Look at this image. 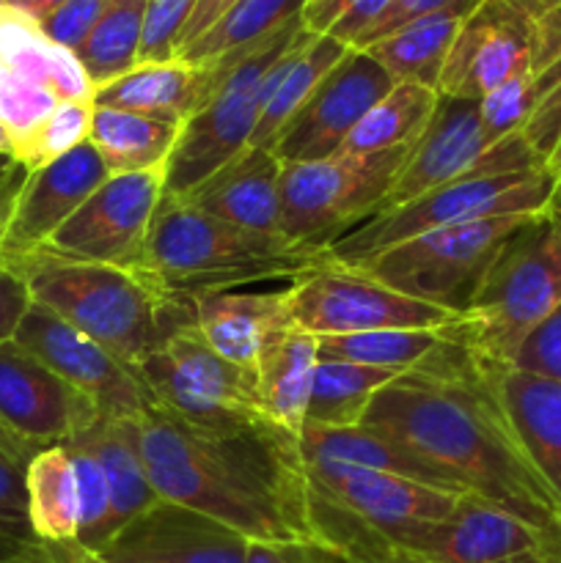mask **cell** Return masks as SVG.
<instances>
[{"label": "cell", "instance_id": "27", "mask_svg": "<svg viewBox=\"0 0 561 563\" xmlns=\"http://www.w3.org/2000/svg\"><path fill=\"white\" fill-rule=\"evenodd\" d=\"M302 462H339V465L369 467V471L396 473L413 482L432 484V487L451 489V493H468L451 473L432 465L429 460L418 456L399 440L388 438L385 432L372 427L350 429H322L306 427L300 434Z\"/></svg>", "mask_w": 561, "mask_h": 563}, {"label": "cell", "instance_id": "38", "mask_svg": "<svg viewBox=\"0 0 561 563\" xmlns=\"http://www.w3.org/2000/svg\"><path fill=\"white\" fill-rule=\"evenodd\" d=\"M91 115L94 102H58L47 119L38 121L22 141L14 143V157L28 170L64 157L66 152L88 141Z\"/></svg>", "mask_w": 561, "mask_h": 563}, {"label": "cell", "instance_id": "16", "mask_svg": "<svg viewBox=\"0 0 561 563\" xmlns=\"http://www.w3.org/2000/svg\"><path fill=\"white\" fill-rule=\"evenodd\" d=\"M102 418L97 401L22 350L0 344V423L38 454L69 445Z\"/></svg>", "mask_w": 561, "mask_h": 563}, {"label": "cell", "instance_id": "43", "mask_svg": "<svg viewBox=\"0 0 561 563\" xmlns=\"http://www.w3.org/2000/svg\"><path fill=\"white\" fill-rule=\"evenodd\" d=\"M105 3L108 0H66L47 20L38 22V31L58 47L77 53L88 38V33L94 31V25H97Z\"/></svg>", "mask_w": 561, "mask_h": 563}, {"label": "cell", "instance_id": "30", "mask_svg": "<svg viewBox=\"0 0 561 563\" xmlns=\"http://www.w3.org/2000/svg\"><path fill=\"white\" fill-rule=\"evenodd\" d=\"M473 5H476V0L435 11V14L421 16L410 25H402L399 31L388 33V36L363 49L385 71H391L396 82H418V86L438 91L440 71H443L446 55H449L451 42H454L457 27H460V22L465 20Z\"/></svg>", "mask_w": 561, "mask_h": 563}, {"label": "cell", "instance_id": "28", "mask_svg": "<svg viewBox=\"0 0 561 563\" xmlns=\"http://www.w3.org/2000/svg\"><path fill=\"white\" fill-rule=\"evenodd\" d=\"M350 47L330 36H314L302 33L284 58L275 64L267 77V91H264L262 113H258L256 130H253L251 146L270 148L275 137L280 135L292 115L306 104V99L317 91L330 69L339 64Z\"/></svg>", "mask_w": 561, "mask_h": 563}, {"label": "cell", "instance_id": "22", "mask_svg": "<svg viewBox=\"0 0 561 563\" xmlns=\"http://www.w3.org/2000/svg\"><path fill=\"white\" fill-rule=\"evenodd\" d=\"M289 286L209 291L193 300V322L223 361L253 374L264 350L295 324L286 308Z\"/></svg>", "mask_w": 561, "mask_h": 563}, {"label": "cell", "instance_id": "19", "mask_svg": "<svg viewBox=\"0 0 561 563\" xmlns=\"http://www.w3.org/2000/svg\"><path fill=\"white\" fill-rule=\"evenodd\" d=\"M396 550L435 563H517L522 559L561 563V548L542 531L473 493L462 495L443 522L402 537Z\"/></svg>", "mask_w": 561, "mask_h": 563}, {"label": "cell", "instance_id": "9", "mask_svg": "<svg viewBox=\"0 0 561 563\" xmlns=\"http://www.w3.org/2000/svg\"><path fill=\"white\" fill-rule=\"evenodd\" d=\"M413 146L377 154L339 152L280 168V234L328 247L383 203Z\"/></svg>", "mask_w": 561, "mask_h": 563}, {"label": "cell", "instance_id": "35", "mask_svg": "<svg viewBox=\"0 0 561 563\" xmlns=\"http://www.w3.org/2000/svg\"><path fill=\"white\" fill-rule=\"evenodd\" d=\"M440 93L418 82H396L352 130L341 152L377 154L405 148L418 141L438 108Z\"/></svg>", "mask_w": 561, "mask_h": 563}, {"label": "cell", "instance_id": "55", "mask_svg": "<svg viewBox=\"0 0 561 563\" xmlns=\"http://www.w3.org/2000/svg\"><path fill=\"white\" fill-rule=\"evenodd\" d=\"M544 170H548V174H553V176L561 174V137L556 141L553 152L548 154V159H544Z\"/></svg>", "mask_w": 561, "mask_h": 563}, {"label": "cell", "instance_id": "44", "mask_svg": "<svg viewBox=\"0 0 561 563\" xmlns=\"http://www.w3.org/2000/svg\"><path fill=\"white\" fill-rule=\"evenodd\" d=\"M520 135L526 137V143L531 146V152L537 154L539 163L544 168V159L553 152L556 141L561 137V80L534 104L531 115L522 124Z\"/></svg>", "mask_w": 561, "mask_h": 563}, {"label": "cell", "instance_id": "20", "mask_svg": "<svg viewBox=\"0 0 561 563\" xmlns=\"http://www.w3.org/2000/svg\"><path fill=\"white\" fill-rule=\"evenodd\" d=\"M108 176L102 157L88 141L31 170L0 236V258L20 262L42 251Z\"/></svg>", "mask_w": 561, "mask_h": 563}, {"label": "cell", "instance_id": "10", "mask_svg": "<svg viewBox=\"0 0 561 563\" xmlns=\"http://www.w3.org/2000/svg\"><path fill=\"white\" fill-rule=\"evenodd\" d=\"M531 214H501L476 223L446 225L399 242L352 269L432 306L462 313L501 242Z\"/></svg>", "mask_w": 561, "mask_h": 563}, {"label": "cell", "instance_id": "45", "mask_svg": "<svg viewBox=\"0 0 561 563\" xmlns=\"http://www.w3.org/2000/svg\"><path fill=\"white\" fill-rule=\"evenodd\" d=\"M31 306L33 297L31 289H28V280L22 278L14 264L0 258V344L14 341L16 330H20Z\"/></svg>", "mask_w": 561, "mask_h": 563}, {"label": "cell", "instance_id": "18", "mask_svg": "<svg viewBox=\"0 0 561 563\" xmlns=\"http://www.w3.org/2000/svg\"><path fill=\"white\" fill-rule=\"evenodd\" d=\"M306 473L311 489L383 533L394 548L407 533L443 522L468 495L339 462H306Z\"/></svg>", "mask_w": 561, "mask_h": 563}, {"label": "cell", "instance_id": "2", "mask_svg": "<svg viewBox=\"0 0 561 563\" xmlns=\"http://www.w3.org/2000/svg\"><path fill=\"white\" fill-rule=\"evenodd\" d=\"M160 500L207 515L248 542H314L300 440L275 423L207 432L148 407L135 418Z\"/></svg>", "mask_w": 561, "mask_h": 563}, {"label": "cell", "instance_id": "5", "mask_svg": "<svg viewBox=\"0 0 561 563\" xmlns=\"http://www.w3.org/2000/svg\"><path fill=\"white\" fill-rule=\"evenodd\" d=\"M561 306V231L542 214L517 225L479 278L451 335L479 361L512 363L522 341Z\"/></svg>", "mask_w": 561, "mask_h": 563}, {"label": "cell", "instance_id": "57", "mask_svg": "<svg viewBox=\"0 0 561 563\" xmlns=\"http://www.w3.org/2000/svg\"><path fill=\"white\" fill-rule=\"evenodd\" d=\"M517 563H550V561H542V559H522V561H517Z\"/></svg>", "mask_w": 561, "mask_h": 563}, {"label": "cell", "instance_id": "40", "mask_svg": "<svg viewBox=\"0 0 561 563\" xmlns=\"http://www.w3.org/2000/svg\"><path fill=\"white\" fill-rule=\"evenodd\" d=\"M66 449H69L72 462H75L77 487H80V533H77V544L99 553L113 537V531H110L113 500H110L108 478H105V471L86 445L69 443Z\"/></svg>", "mask_w": 561, "mask_h": 563}, {"label": "cell", "instance_id": "41", "mask_svg": "<svg viewBox=\"0 0 561 563\" xmlns=\"http://www.w3.org/2000/svg\"><path fill=\"white\" fill-rule=\"evenodd\" d=\"M198 0H148L143 14V36L138 64H160L176 55L182 27Z\"/></svg>", "mask_w": 561, "mask_h": 563}, {"label": "cell", "instance_id": "32", "mask_svg": "<svg viewBox=\"0 0 561 563\" xmlns=\"http://www.w3.org/2000/svg\"><path fill=\"white\" fill-rule=\"evenodd\" d=\"M182 124L130 110L94 108L88 143L97 148L108 174H138L168 165Z\"/></svg>", "mask_w": 561, "mask_h": 563}, {"label": "cell", "instance_id": "24", "mask_svg": "<svg viewBox=\"0 0 561 563\" xmlns=\"http://www.w3.org/2000/svg\"><path fill=\"white\" fill-rule=\"evenodd\" d=\"M280 168L270 148L248 146L182 198L245 231L280 234Z\"/></svg>", "mask_w": 561, "mask_h": 563}, {"label": "cell", "instance_id": "46", "mask_svg": "<svg viewBox=\"0 0 561 563\" xmlns=\"http://www.w3.org/2000/svg\"><path fill=\"white\" fill-rule=\"evenodd\" d=\"M457 3H471V0H391L388 9L383 11V16L369 27L366 36H363L352 49L369 47V44L380 42V38L388 36V33L399 31L402 25H410V22L421 20V16L435 14V11L449 9V5Z\"/></svg>", "mask_w": 561, "mask_h": 563}, {"label": "cell", "instance_id": "47", "mask_svg": "<svg viewBox=\"0 0 561 563\" xmlns=\"http://www.w3.org/2000/svg\"><path fill=\"white\" fill-rule=\"evenodd\" d=\"M317 542H248L245 563H339Z\"/></svg>", "mask_w": 561, "mask_h": 563}, {"label": "cell", "instance_id": "1", "mask_svg": "<svg viewBox=\"0 0 561 563\" xmlns=\"http://www.w3.org/2000/svg\"><path fill=\"white\" fill-rule=\"evenodd\" d=\"M363 427L399 440L561 548V500L522 454L476 357L454 335L429 366L385 385Z\"/></svg>", "mask_w": 561, "mask_h": 563}, {"label": "cell", "instance_id": "52", "mask_svg": "<svg viewBox=\"0 0 561 563\" xmlns=\"http://www.w3.org/2000/svg\"><path fill=\"white\" fill-rule=\"evenodd\" d=\"M44 548H47V553H50V559H53V563H110V561H105L99 553H94V550L80 548L77 542L44 544Z\"/></svg>", "mask_w": 561, "mask_h": 563}, {"label": "cell", "instance_id": "33", "mask_svg": "<svg viewBox=\"0 0 561 563\" xmlns=\"http://www.w3.org/2000/svg\"><path fill=\"white\" fill-rule=\"evenodd\" d=\"M451 330H374L352 335H317L319 361H344L396 374L421 372L449 346Z\"/></svg>", "mask_w": 561, "mask_h": 563}, {"label": "cell", "instance_id": "4", "mask_svg": "<svg viewBox=\"0 0 561 563\" xmlns=\"http://www.w3.org/2000/svg\"><path fill=\"white\" fill-rule=\"evenodd\" d=\"M14 264L33 302L44 306L135 368L174 330L193 324V302L176 300L146 275L108 264L33 256Z\"/></svg>", "mask_w": 561, "mask_h": 563}, {"label": "cell", "instance_id": "53", "mask_svg": "<svg viewBox=\"0 0 561 563\" xmlns=\"http://www.w3.org/2000/svg\"><path fill=\"white\" fill-rule=\"evenodd\" d=\"M544 218H548L550 223L561 231V174L556 176L553 192H550V201H548V207H544Z\"/></svg>", "mask_w": 561, "mask_h": 563}, {"label": "cell", "instance_id": "8", "mask_svg": "<svg viewBox=\"0 0 561 563\" xmlns=\"http://www.w3.org/2000/svg\"><path fill=\"white\" fill-rule=\"evenodd\" d=\"M132 372L157 410L196 429L237 432L270 421L258 405L253 374L223 361L196 322L174 330Z\"/></svg>", "mask_w": 561, "mask_h": 563}, {"label": "cell", "instance_id": "34", "mask_svg": "<svg viewBox=\"0 0 561 563\" xmlns=\"http://www.w3.org/2000/svg\"><path fill=\"white\" fill-rule=\"evenodd\" d=\"M399 377L402 374L385 372V368L358 366V363L344 361H319L306 427H361L374 396Z\"/></svg>", "mask_w": 561, "mask_h": 563}, {"label": "cell", "instance_id": "25", "mask_svg": "<svg viewBox=\"0 0 561 563\" xmlns=\"http://www.w3.org/2000/svg\"><path fill=\"white\" fill-rule=\"evenodd\" d=\"M209 66L170 58L160 64H138L127 75L94 91V108L130 110L152 119L185 124L212 91Z\"/></svg>", "mask_w": 561, "mask_h": 563}, {"label": "cell", "instance_id": "3", "mask_svg": "<svg viewBox=\"0 0 561 563\" xmlns=\"http://www.w3.org/2000/svg\"><path fill=\"white\" fill-rule=\"evenodd\" d=\"M333 264L328 247L258 234L212 218L187 198L163 196L138 273L176 300L209 291L295 284Z\"/></svg>", "mask_w": 561, "mask_h": 563}, {"label": "cell", "instance_id": "58", "mask_svg": "<svg viewBox=\"0 0 561 563\" xmlns=\"http://www.w3.org/2000/svg\"><path fill=\"white\" fill-rule=\"evenodd\" d=\"M539 3H544V5H553V3H561V0H539Z\"/></svg>", "mask_w": 561, "mask_h": 563}, {"label": "cell", "instance_id": "7", "mask_svg": "<svg viewBox=\"0 0 561 563\" xmlns=\"http://www.w3.org/2000/svg\"><path fill=\"white\" fill-rule=\"evenodd\" d=\"M553 185L556 176L544 168L462 176L413 198L405 207L372 214L363 223L352 225L330 242L328 253L336 264L352 267L399 242L446 225L476 223L501 214H542Z\"/></svg>", "mask_w": 561, "mask_h": 563}, {"label": "cell", "instance_id": "12", "mask_svg": "<svg viewBox=\"0 0 561 563\" xmlns=\"http://www.w3.org/2000/svg\"><path fill=\"white\" fill-rule=\"evenodd\" d=\"M286 308L292 322L314 335L446 330L462 319L451 308L402 295L372 275L336 262L295 280L286 289Z\"/></svg>", "mask_w": 561, "mask_h": 563}, {"label": "cell", "instance_id": "54", "mask_svg": "<svg viewBox=\"0 0 561 563\" xmlns=\"http://www.w3.org/2000/svg\"><path fill=\"white\" fill-rule=\"evenodd\" d=\"M339 563H346V561H339ZM363 563H435V561H427L421 559V555H410V553H391L385 555V559H377V561H363Z\"/></svg>", "mask_w": 561, "mask_h": 563}, {"label": "cell", "instance_id": "26", "mask_svg": "<svg viewBox=\"0 0 561 563\" xmlns=\"http://www.w3.org/2000/svg\"><path fill=\"white\" fill-rule=\"evenodd\" d=\"M317 366V335L292 324L264 350L253 368V383H256V396L264 416L297 440L306 429Z\"/></svg>", "mask_w": 561, "mask_h": 563}, {"label": "cell", "instance_id": "42", "mask_svg": "<svg viewBox=\"0 0 561 563\" xmlns=\"http://www.w3.org/2000/svg\"><path fill=\"white\" fill-rule=\"evenodd\" d=\"M506 366L561 383V306L539 328H534Z\"/></svg>", "mask_w": 561, "mask_h": 563}, {"label": "cell", "instance_id": "39", "mask_svg": "<svg viewBox=\"0 0 561 563\" xmlns=\"http://www.w3.org/2000/svg\"><path fill=\"white\" fill-rule=\"evenodd\" d=\"M33 451L0 423V542H31L25 467Z\"/></svg>", "mask_w": 561, "mask_h": 563}, {"label": "cell", "instance_id": "11", "mask_svg": "<svg viewBox=\"0 0 561 563\" xmlns=\"http://www.w3.org/2000/svg\"><path fill=\"white\" fill-rule=\"evenodd\" d=\"M537 168H542V163L520 132L498 143H490L476 99L440 97L427 130L413 143L388 196L372 214L405 207L413 198L438 190L462 176Z\"/></svg>", "mask_w": 561, "mask_h": 563}, {"label": "cell", "instance_id": "50", "mask_svg": "<svg viewBox=\"0 0 561 563\" xmlns=\"http://www.w3.org/2000/svg\"><path fill=\"white\" fill-rule=\"evenodd\" d=\"M31 170L14 157V154H0V236H3L6 223L11 218L16 196H20L22 185H25Z\"/></svg>", "mask_w": 561, "mask_h": 563}, {"label": "cell", "instance_id": "6", "mask_svg": "<svg viewBox=\"0 0 561 563\" xmlns=\"http://www.w3.org/2000/svg\"><path fill=\"white\" fill-rule=\"evenodd\" d=\"M306 33L300 16L253 47L212 64L215 82L201 108L182 124L165 165V196H187L229 159L251 146L267 91V77L286 49Z\"/></svg>", "mask_w": 561, "mask_h": 563}, {"label": "cell", "instance_id": "31", "mask_svg": "<svg viewBox=\"0 0 561 563\" xmlns=\"http://www.w3.org/2000/svg\"><path fill=\"white\" fill-rule=\"evenodd\" d=\"M28 522L36 542H77L80 533V487L66 445L44 449L25 467Z\"/></svg>", "mask_w": 561, "mask_h": 563}, {"label": "cell", "instance_id": "36", "mask_svg": "<svg viewBox=\"0 0 561 563\" xmlns=\"http://www.w3.org/2000/svg\"><path fill=\"white\" fill-rule=\"evenodd\" d=\"M306 0H240L234 9L226 11L204 36H198L190 47L182 49L176 58L196 66H212L240 49L253 47L270 33L284 27L295 16H300Z\"/></svg>", "mask_w": 561, "mask_h": 563}, {"label": "cell", "instance_id": "23", "mask_svg": "<svg viewBox=\"0 0 561 563\" xmlns=\"http://www.w3.org/2000/svg\"><path fill=\"white\" fill-rule=\"evenodd\" d=\"M476 363L498 399L522 454L542 476L550 493L561 500V383L526 374L506 363H490L479 357Z\"/></svg>", "mask_w": 561, "mask_h": 563}, {"label": "cell", "instance_id": "49", "mask_svg": "<svg viewBox=\"0 0 561 563\" xmlns=\"http://www.w3.org/2000/svg\"><path fill=\"white\" fill-rule=\"evenodd\" d=\"M237 3H240V0H198L196 9H193V14L187 16L185 27H182L179 44H176V55H179L185 47H190L198 36H204V33H207L209 27H212L215 22L226 14V11L234 9Z\"/></svg>", "mask_w": 561, "mask_h": 563}, {"label": "cell", "instance_id": "37", "mask_svg": "<svg viewBox=\"0 0 561 563\" xmlns=\"http://www.w3.org/2000/svg\"><path fill=\"white\" fill-rule=\"evenodd\" d=\"M148 0H108L97 25L77 49L82 69L91 77L94 91L138 66L143 36V14Z\"/></svg>", "mask_w": 561, "mask_h": 563}, {"label": "cell", "instance_id": "21", "mask_svg": "<svg viewBox=\"0 0 561 563\" xmlns=\"http://www.w3.org/2000/svg\"><path fill=\"white\" fill-rule=\"evenodd\" d=\"M248 539L179 504L157 500L102 550L110 563H245Z\"/></svg>", "mask_w": 561, "mask_h": 563}, {"label": "cell", "instance_id": "51", "mask_svg": "<svg viewBox=\"0 0 561 563\" xmlns=\"http://www.w3.org/2000/svg\"><path fill=\"white\" fill-rule=\"evenodd\" d=\"M64 3L66 0H0V5H3V9L14 11V14L36 22V25L42 20H47V16L53 14L55 9H61Z\"/></svg>", "mask_w": 561, "mask_h": 563}, {"label": "cell", "instance_id": "17", "mask_svg": "<svg viewBox=\"0 0 561 563\" xmlns=\"http://www.w3.org/2000/svg\"><path fill=\"white\" fill-rule=\"evenodd\" d=\"M14 341L66 383L91 396L105 418H138L154 407L130 366L38 302L28 308Z\"/></svg>", "mask_w": 561, "mask_h": 563}, {"label": "cell", "instance_id": "14", "mask_svg": "<svg viewBox=\"0 0 561 563\" xmlns=\"http://www.w3.org/2000/svg\"><path fill=\"white\" fill-rule=\"evenodd\" d=\"M539 0H476L446 55L438 80L440 97L476 99L522 75L531 64Z\"/></svg>", "mask_w": 561, "mask_h": 563}, {"label": "cell", "instance_id": "48", "mask_svg": "<svg viewBox=\"0 0 561 563\" xmlns=\"http://www.w3.org/2000/svg\"><path fill=\"white\" fill-rule=\"evenodd\" d=\"M388 3L391 0H346L341 14L336 16L333 27L328 31V36L346 44V47H355V44L366 36L369 27L383 16Z\"/></svg>", "mask_w": 561, "mask_h": 563}, {"label": "cell", "instance_id": "56", "mask_svg": "<svg viewBox=\"0 0 561 563\" xmlns=\"http://www.w3.org/2000/svg\"><path fill=\"white\" fill-rule=\"evenodd\" d=\"M0 154H14V143H11L9 130L0 124Z\"/></svg>", "mask_w": 561, "mask_h": 563}, {"label": "cell", "instance_id": "13", "mask_svg": "<svg viewBox=\"0 0 561 563\" xmlns=\"http://www.w3.org/2000/svg\"><path fill=\"white\" fill-rule=\"evenodd\" d=\"M163 196L165 165L138 174H110L38 253L138 273Z\"/></svg>", "mask_w": 561, "mask_h": 563}, {"label": "cell", "instance_id": "29", "mask_svg": "<svg viewBox=\"0 0 561 563\" xmlns=\"http://www.w3.org/2000/svg\"><path fill=\"white\" fill-rule=\"evenodd\" d=\"M72 443L86 445L105 471L110 500H113V511H110V531H113V537L127 522L143 515L148 506L157 504L160 498L154 493L152 482H148L146 465H143L135 418L102 416L88 432H82Z\"/></svg>", "mask_w": 561, "mask_h": 563}, {"label": "cell", "instance_id": "15", "mask_svg": "<svg viewBox=\"0 0 561 563\" xmlns=\"http://www.w3.org/2000/svg\"><path fill=\"white\" fill-rule=\"evenodd\" d=\"M396 86L366 49H352L324 75L289 124L280 130L270 152L280 163H311L333 157L344 148L363 115Z\"/></svg>", "mask_w": 561, "mask_h": 563}]
</instances>
